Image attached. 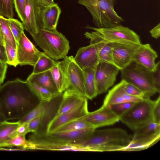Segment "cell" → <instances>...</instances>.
Instances as JSON below:
<instances>
[{
	"label": "cell",
	"instance_id": "cell-1",
	"mask_svg": "<svg viewBox=\"0 0 160 160\" xmlns=\"http://www.w3.org/2000/svg\"><path fill=\"white\" fill-rule=\"evenodd\" d=\"M40 101L27 81L17 78L0 87V111L7 121L21 118Z\"/></svg>",
	"mask_w": 160,
	"mask_h": 160
},
{
	"label": "cell",
	"instance_id": "cell-2",
	"mask_svg": "<svg viewBox=\"0 0 160 160\" xmlns=\"http://www.w3.org/2000/svg\"><path fill=\"white\" fill-rule=\"evenodd\" d=\"M132 138L131 135L121 128L95 129L87 140L77 145L86 148L87 151H123Z\"/></svg>",
	"mask_w": 160,
	"mask_h": 160
},
{
	"label": "cell",
	"instance_id": "cell-3",
	"mask_svg": "<svg viewBox=\"0 0 160 160\" xmlns=\"http://www.w3.org/2000/svg\"><path fill=\"white\" fill-rule=\"evenodd\" d=\"M116 0H77L91 15L97 28H106L121 25L124 21L114 9Z\"/></svg>",
	"mask_w": 160,
	"mask_h": 160
},
{
	"label": "cell",
	"instance_id": "cell-4",
	"mask_svg": "<svg viewBox=\"0 0 160 160\" xmlns=\"http://www.w3.org/2000/svg\"><path fill=\"white\" fill-rule=\"evenodd\" d=\"M31 36L36 44L52 59L57 61L67 56L70 49L69 42L57 30H49L42 28Z\"/></svg>",
	"mask_w": 160,
	"mask_h": 160
},
{
	"label": "cell",
	"instance_id": "cell-5",
	"mask_svg": "<svg viewBox=\"0 0 160 160\" xmlns=\"http://www.w3.org/2000/svg\"><path fill=\"white\" fill-rule=\"evenodd\" d=\"M122 80L140 89L146 97L150 98L157 92L154 82V72L132 61L120 70Z\"/></svg>",
	"mask_w": 160,
	"mask_h": 160
},
{
	"label": "cell",
	"instance_id": "cell-6",
	"mask_svg": "<svg viewBox=\"0 0 160 160\" xmlns=\"http://www.w3.org/2000/svg\"><path fill=\"white\" fill-rule=\"evenodd\" d=\"M154 101L145 98L135 102L119 116V120L133 131L153 121L152 110Z\"/></svg>",
	"mask_w": 160,
	"mask_h": 160
},
{
	"label": "cell",
	"instance_id": "cell-7",
	"mask_svg": "<svg viewBox=\"0 0 160 160\" xmlns=\"http://www.w3.org/2000/svg\"><path fill=\"white\" fill-rule=\"evenodd\" d=\"M84 35L90 39V44L80 48L74 57L76 62L82 69L97 65L99 62V52L108 43L94 31L86 32Z\"/></svg>",
	"mask_w": 160,
	"mask_h": 160
},
{
	"label": "cell",
	"instance_id": "cell-8",
	"mask_svg": "<svg viewBox=\"0 0 160 160\" xmlns=\"http://www.w3.org/2000/svg\"><path fill=\"white\" fill-rule=\"evenodd\" d=\"M87 28L95 31L107 42H113L138 46L141 44L139 36L129 28L121 25L99 28L88 26Z\"/></svg>",
	"mask_w": 160,
	"mask_h": 160
},
{
	"label": "cell",
	"instance_id": "cell-9",
	"mask_svg": "<svg viewBox=\"0 0 160 160\" xmlns=\"http://www.w3.org/2000/svg\"><path fill=\"white\" fill-rule=\"evenodd\" d=\"M61 62L69 88L86 97L83 70L77 64L72 56H66Z\"/></svg>",
	"mask_w": 160,
	"mask_h": 160
},
{
	"label": "cell",
	"instance_id": "cell-10",
	"mask_svg": "<svg viewBox=\"0 0 160 160\" xmlns=\"http://www.w3.org/2000/svg\"><path fill=\"white\" fill-rule=\"evenodd\" d=\"M80 146L77 144L59 143L50 140L42 133H33L27 140L25 150L74 151Z\"/></svg>",
	"mask_w": 160,
	"mask_h": 160
},
{
	"label": "cell",
	"instance_id": "cell-11",
	"mask_svg": "<svg viewBox=\"0 0 160 160\" xmlns=\"http://www.w3.org/2000/svg\"><path fill=\"white\" fill-rule=\"evenodd\" d=\"M119 69L115 66L105 62H99L96 66L95 81L98 95L106 92L116 81Z\"/></svg>",
	"mask_w": 160,
	"mask_h": 160
},
{
	"label": "cell",
	"instance_id": "cell-12",
	"mask_svg": "<svg viewBox=\"0 0 160 160\" xmlns=\"http://www.w3.org/2000/svg\"><path fill=\"white\" fill-rule=\"evenodd\" d=\"M45 7L39 0H26L24 10L25 20L22 23L24 28L31 35L42 28L41 13Z\"/></svg>",
	"mask_w": 160,
	"mask_h": 160
},
{
	"label": "cell",
	"instance_id": "cell-13",
	"mask_svg": "<svg viewBox=\"0 0 160 160\" xmlns=\"http://www.w3.org/2000/svg\"><path fill=\"white\" fill-rule=\"evenodd\" d=\"M18 65L33 66L42 54L23 32L17 45Z\"/></svg>",
	"mask_w": 160,
	"mask_h": 160
},
{
	"label": "cell",
	"instance_id": "cell-14",
	"mask_svg": "<svg viewBox=\"0 0 160 160\" xmlns=\"http://www.w3.org/2000/svg\"><path fill=\"white\" fill-rule=\"evenodd\" d=\"M81 118L94 129L113 125L119 120V116L109 106L102 105L99 109L88 112Z\"/></svg>",
	"mask_w": 160,
	"mask_h": 160
},
{
	"label": "cell",
	"instance_id": "cell-15",
	"mask_svg": "<svg viewBox=\"0 0 160 160\" xmlns=\"http://www.w3.org/2000/svg\"><path fill=\"white\" fill-rule=\"evenodd\" d=\"M95 129L92 127L75 131L42 133L47 138L55 142L78 144L87 140Z\"/></svg>",
	"mask_w": 160,
	"mask_h": 160
},
{
	"label": "cell",
	"instance_id": "cell-16",
	"mask_svg": "<svg viewBox=\"0 0 160 160\" xmlns=\"http://www.w3.org/2000/svg\"><path fill=\"white\" fill-rule=\"evenodd\" d=\"M87 100L85 99L71 110L55 116L48 125L46 132H53L62 125L86 115L88 112Z\"/></svg>",
	"mask_w": 160,
	"mask_h": 160
},
{
	"label": "cell",
	"instance_id": "cell-17",
	"mask_svg": "<svg viewBox=\"0 0 160 160\" xmlns=\"http://www.w3.org/2000/svg\"><path fill=\"white\" fill-rule=\"evenodd\" d=\"M158 57L157 52L149 44H141L134 54L133 61L154 72L160 64V61L157 63L155 62V59Z\"/></svg>",
	"mask_w": 160,
	"mask_h": 160
},
{
	"label": "cell",
	"instance_id": "cell-18",
	"mask_svg": "<svg viewBox=\"0 0 160 160\" xmlns=\"http://www.w3.org/2000/svg\"><path fill=\"white\" fill-rule=\"evenodd\" d=\"M113 58L115 65L120 70L133 61V58L138 46L113 43Z\"/></svg>",
	"mask_w": 160,
	"mask_h": 160
},
{
	"label": "cell",
	"instance_id": "cell-19",
	"mask_svg": "<svg viewBox=\"0 0 160 160\" xmlns=\"http://www.w3.org/2000/svg\"><path fill=\"white\" fill-rule=\"evenodd\" d=\"M125 81L121 80L120 82L109 91L104 100L103 105L109 106L123 102H136L143 99L127 94L123 88Z\"/></svg>",
	"mask_w": 160,
	"mask_h": 160
},
{
	"label": "cell",
	"instance_id": "cell-20",
	"mask_svg": "<svg viewBox=\"0 0 160 160\" xmlns=\"http://www.w3.org/2000/svg\"><path fill=\"white\" fill-rule=\"evenodd\" d=\"M86 98H87L75 90L68 88L62 93V98L55 116L71 110Z\"/></svg>",
	"mask_w": 160,
	"mask_h": 160
},
{
	"label": "cell",
	"instance_id": "cell-21",
	"mask_svg": "<svg viewBox=\"0 0 160 160\" xmlns=\"http://www.w3.org/2000/svg\"><path fill=\"white\" fill-rule=\"evenodd\" d=\"M61 10L57 3L45 8L41 13L42 28L49 30H57Z\"/></svg>",
	"mask_w": 160,
	"mask_h": 160
},
{
	"label": "cell",
	"instance_id": "cell-22",
	"mask_svg": "<svg viewBox=\"0 0 160 160\" xmlns=\"http://www.w3.org/2000/svg\"><path fill=\"white\" fill-rule=\"evenodd\" d=\"M26 80L41 86L53 94L58 93L49 70L39 73H32Z\"/></svg>",
	"mask_w": 160,
	"mask_h": 160
},
{
	"label": "cell",
	"instance_id": "cell-23",
	"mask_svg": "<svg viewBox=\"0 0 160 160\" xmlns=\"http://www.w3.org/2000/svg\"><path fill=\"white\" fill-rule=\"evenodd\" d=\"M160 139V133L151 136L132 139L129 145L123 151H135L144 150L157 142Z\"/></svg>",
	"mask_w": 160,
	"mask_h": 160
},
{
	"label": "cell",
	"instance_id": "cell-24",
	"mask_svg": "<svg viewBox=\"0 0 160 160\" xmlns=\"http://www.w3.org/2000/svg\"><path fill=\"white\" fill-rule=\"evenodd\" d=\"M49 70L58 92L63 93L69 88L61 61H58L56 65Z\"/></svg>",
	"mask_w": 160,
	"mask_h": 160
},
{
	"label": "cell",
	"instance_id": "cell-25",
	"mask_svg": "<svg viewBox=\"0 0 160 160\" xmlns=\"http://www.w3.org/2000/svg\"><path fill=\"white\" fill-rule=\"evenodd\" d=\"M96 66L83 69L84 76V87L86 97L88 99L90 100L93 99L98 95L95 77Z\"/></svg>",
	"mask_w": 160,
	"mask_h": 160
},
{
	"label": "cell",
	"instance_id": "cell-26",
	"mask_svg": "<svg viewBox=\"0 0 160 160\" xmlns=\"http://www.w3.org/2000/svg\"><path fill=\"white\" fill-rule=\"evenodd\" d=\"M20 124L18 121H5L0 123V146L18 135L17 129Z\"/></svg>",
	"mask_w": 160,
	"mask_h": 160
},
{
	"label": "cell",
	"instance_id": "cell-27",
	"mask_svg": "<svg viewBox=\"0 0 160 160\" xmlns=\"http://www.w3.org/2000/svg\"><path fill=\"white\" fill-rule=\"evenodd\" d=\"M134 131L132 139L151 136L160 133V124L151 121L138 128Z\"/></svg>",
	"mask_w": 160,
	"mask_h": 160
},
{
	"label": "cell",
	"instance_id": "cell-28",
	"mask_svg": "<svg viewBox=\"0 0 160 160\" xmlns=\"http://www.w3.org/2000/svg\"><path fill=\"white\" fill-rule=\"evenodd\" d=\"M57 62L58 61L52 59L42 52L33 66L32 73H39L50 70L56 65Z\"/></svg>",
	"mask_w": 160,
	"mask_h": 160
},
{
	"label": "cell",
	"instance_id": "cell-29",
	"mask_svg": "<svg viewBox=\"0 0 160 160\" xmlns=\"http://www.w3.org/2000/svg\"><path fill=\"white\" fill-rule=\"evenodd\" d=\"M92 127L93 128L91 125L83 120L81 118L62 125L57 128L54 132L75 131Z\"/></svg>",
	"mask_w": 160,
	"mask_h": 160
},
{
	"label": "cell",
	"instance_id": "cell-30",
	"mask_svg": "<svg viewBox=\"0 0 160 160\" xmlns=\"http://www.w3.org/2000/svg\"><path fill=\"white\" fill-rule=\"evenodd\" d=\"M28 82L32 91L40 101L50 102L55 95L58 93L53 94L41 86Z\"/></svg>",
	"mask_w": 160,
	"mask_h": 160
},
{
	"label": "cell",
	"instance_id": "cell-31",
	"mask_svg": "<svg viewBox=\"0 0 160 160\" xmlns=\"http://www.w3.org/2000/svg\"><path fill=\"white\" fill-rule=\"evenodd\" d=\"M46 110V102L40 101L37 105L30 112L18 120L20 123L28 122L31 120L41 115H43Z\"/></svg>",
	"mask_w": 160,
	"mask_h": 160
},
{
	"label": "cell",
	"instance_id": "cell-32",
	"mask_svg": "<svg viewBox=\"0 0 160 160\" xmlns=\"http://www.w3.org/2000/svg\"><path fill=\"white\" fill-rule=\"evenodd\" d=\"M98 59L99 62H105L115 65L113 42H108L102 47L99 52Z\"/></svg>",
	"mask_w": 160,
	"mask_h": 160
},
{
	"label": "cell",
	"instance_id": "cell-33",
	"mask_svg": "<svg viewBox=\"0 0 160 160\" xmlns=\"http://www.w3.org/2000/svg\"><path fill=\"white\" fill-rule=\"evenodd\" d=\"M0 22L5 41L16 49V43L10 28L8 19L0 16Z\"/></svg>",
	"mask_w": 160,
	"mask_h": 160
},
{
	"label": "cell",
	"instance_id": "cell-34",
	"mask_svg": "<svg viewBox=\"0 0 160 160\" xmlns=\"http://www.w3.org/2000/svg\"><path fill=\"white\" fill-rule=\"evenodd\" d=\"M13 0H0V16L8 18L14 16Z\"/></svg>",
	"mask_w": 160,
	"mask_h": 160
},
{
	"label": "cell",
	"instance_id": "cell-35",
	"mask_svg": "<svg viewBox=\"0 0 160 160\" xmlns=\"http://www.w3.org/2000/svg\"><path fill=\"white\" fill-rule=\"evenodd\" d=\"M8 19L10 28L17 46L22 33L24 32V28L23 24L17 19L13 18Z\"/></svg>",
	"mask_w": 160,
	"mask_h": 160
},
{
	"label": "cell",
	"instance_id": "cell-36",
	"mask_svg": "<svg viewBox=\"0 0 160 160\" xmlns=\"http://www.w3.org/2000/svg\"><path fill=\"white\" fill-rule=\"evenodd\" d=\"M4 47L7 58V64L16 67L18 65L17 50L11 44L5 41Z\"/></svg>",
	"mask_w": 160,
	"mask_h": 160
},
{
	"label": "cell",
	"instance_id": "cell-37",
	"mask_svg": "<svg viewBox=\"0 0 160 160\" xmlns=\"http://www.w3.org/2000/svg\"><path fill=\"white\" fill-rule=\"evenodd\" d=\"M27 142L25 137L18 134L16 136L2 144L0 147H20L25 150L24 148Z\"/></svg>",
	"mask_w": 160,
	"mask_h": 160
},
{
	"label": "cell",
	"instance_id": "cell-38",
	"mask_svg": "<svg viewBox=\"0 0 160 160\" xmlns=\"http://www.w3.org/2000/svg\"><path fill=\"white\" fill-rule=\"evenodd\" d=\"M123 88L125 92L130 96L142 98H147L145 94L138 88L125 81L124 84Z\"/></svg>",
	"mask_w": 160,
	"mask_h": 160
},
{
	"label": "cell",
	"instance_id": "cell-39",
	"mask_svg": "<svg viewBox=\"0 0 160 160\" xmlns=\"http://www.w3.org/2000/svg\"><path fill=\"white\" fill-rule=\"evenodd\" d=\"M135 102H126L109 106L116 114L120 116L126 111Z\"/></svg>",
	"mask_w": 160,
	"mask_h": 160
},
{
	"label": "cell",
	"instance_id": "cell-40",
	"mask_svg": "<svg viewBox=\"0 0 160 160\" xmlns=\"http://www.w3.org/2000/svg\"><path fill=\"white\" fill-rule=\"evenodd\" d=\"M26 0H13L14 7L22 23L25 20L24 10Z\"/></svg>",
	"mask_w": 160,
	"mask_h": 160
},
{
	"label": "cell",
	"instance_id": "cell-41",
	"mask_svg": "<svg viewBox=\"0 0 160 160\" xmlns=\"http://www.w3.org/2000/svg\"><path fill=\"white\" fill-rule=\"evenodd\" d=\"M152 120L155 122L160 124V97L155 101L152 110Z\"/></svg>",
	"mask_w": 160,
	"mask_h": 160
},
{
	"label": "cell",
	"instance_id": "cell-42",
	"mask_svg": "<svg viewBox=\"0 0 160 160\" xmlns=\"http://www.w3.org/2000/svg\"><path fill=\"white\" fill-rule=\"evenodd\" d=\"M42 116L40 115L33 118L28 122L29 132L36 133L37 132L41 120Z\"/></svg>",
	"mask_w": 160,
	"mask_h": 160
},
{
	"label": "cell",
	"instance_id": "cell-43",
	"mask_svg": "<svg viewBox=\"0 0 160 160\" xmlns=\"http://www.w3.org/2000/svg\"><path fill=\"white\" fill-rule=\"evenodd\" d=\"M28 122L20 123L17 129L18 134L25 137L26 135L29 132Z\"/></svg>",
	"mask_w": 160,
	"mask_h": 160
},
{
	"label": "cell",
	"instance_id": "cell-44",
	"mask_svg": "<svg viewBox=\"0 0 160 160\" xmlns=\"http://www.w3.org/2000/svg\"><path fill=\"white\" fill-rule=\"evenodd\" d=\"M7 68V63L0 59V81L2 83L5 78Z\"/></svg>",
	"mask_w": 160,
	"mask_h": 160
},
{
	"label": "cell",
	"instance_id": "cell-45",
	"mask_svg": "<svg viewBox=\"0 0 160 160\" xmlns=\"http://www.w3.org/2000/svg\"><path fill=\"white\" fill-rule=\"evenodd\" d=\"M154 82L157 92L159 93L160 91V64L158 65L156 70L154 72Z\"/></svg>",
	"mask_w": 160,
	"mask_h": 160
},
{
	"label": "cell",
	"instance_id": "cell-46",
	"mask_svg": "<svg viewBox=\"0 0 160 160\" xmlns=\"http://www.w3.org/2000/svg\"><path fill=\"white\" fill-rule=\"evenodd\" d=\"M152 37L155 39L158 38L160 36V23H159L150 31Z\"/></svg>",
	"mask_w": 160,
	"mask_h": 160
},
{
	"label": "cell",
	"instance_id": "cell-47",
	"mask_svg": "<svg viewBox=\"0 0 160 160\" xmlns=\"http://www.w3.org/2000/svg\"><path fill=\"white\" fill-rule=\"evenodd\" d=\"M0 59L2 61L7 62V58L6 50L4 46L0 43Z\"/></svg>",
	"mask_w": 160,
	"mask_h": 160
},
{
	"label": "cell",
	"instance_id": "cell-48",
	"mask_svg": "<svg viewBox=\"0 0 160 160\" xmlns=\"http://www.w3.org/2000/svg\"><path fill=\"white\" fill-rule=\"evenodd\" d=\"M40 3L44 7H46L54 4L53 0H39Z\"/></svg>",
	"mask_w": 160,
	"mask_h": 160
},
{
	"label": "cell",
	"instance_id": "cell-49",
	"mask_svg": "<svg viewBox=\"0 0 160 160\" xmlns=\"http://www.w3.org/2000/svg\"><path fill=\"white\" fill-rule=\"evenodd\" d=\"M0 43L4 46L5 40L0 22Z\"/></svg>",
	"mask_w": 160,
	"mask_h": 160
},
{
	"label": "cell",
	"instance_id": "cell-50",
	"mask_svg": "<svg viewBox=\"0 0 160 160\" xmlns=\"http://www.w3.org/2000/svg\"><path fill=\"white\" fill-rule=\"evenodd\" d=\"M5 121H7L3 113L0 111V123Z\"/></svg>",
	"mask_w": 160,
	"mask_h": 160
},
{
	"label": "cell",
	"instance_id": "cell-51",
	"mask_svg": "<svg viewBox=\"0 0 160 160\" xmlns=\"http://www.w3.org/2000/svg\"><path fill=\"white\" fill-rule=\"evenodd\" d=\"M2 82H1L0 81V87L1 86V85L2 84Z\"/></svg>",
	"mask_w": 160,
	"mask_h": 160
}]
</instances>
